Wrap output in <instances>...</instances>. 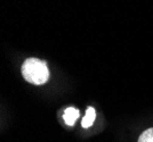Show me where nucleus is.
<instances>
[{"label": "nucleus", "instance_id": "obj_4", "mask_svg": "<svg viewBox=\"0 0 153 142\" xmlns=\"http://www.w3.org/2000/svg\"><path fill=\"white\" fill-rule=\"evenodd\" d=\"M138 142H153V127L144 131L138 138Z\"/></svg>", "mask_w": 153, "mask_h": 142}, {"label": "nucleus", "instance_id": "obj_2", "mask_svg": "<svg viewBox=\"0 0 153 142\" xmlns=\"http://www.w3.org/2000/svg\"><path fill=\"white\" fill-rule=\"evenodd\" d=\"M79 115H80L79 110L76 109V108H73V107H69V108H66L65 111H64L63 119H64V122L66 123V125L73 126L76 121L79 118Z\"/></svg>", "mask_w": 153, "mask_h": 142}, {"label": "nucleus", "instance_id": "obj_3", "mask_svg": "<svg viewBox=\"0 0 153 142\" xmlns=\"http://www.w3.org/2000/svg\"><path fill=\"white\" fill-rule=\"evenodd\" d=\"M96 118V111L93 107H88L87 110H86V115L82 118V127L85 129H88L93 125V123L95 121Z\"/></svg>", "mask_w": 153, "mask_h": 142}, {"label": "nucleus", "instance_id": "obj_1", "mask_svg": "<svg viewBox=\"0 0 153 142\" xmlns=\"http://www.w3.org/2000/svg\"><path fill=\"white\" fill-rule=\"evenodd\" d=\"M23 78L27 82L36 85L44 84L49 78V71L45 61L37 58H29L22 66Z\"/></svg>", "mask_w": 153, "mask_h": 142}]
</instances>
